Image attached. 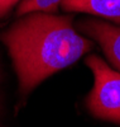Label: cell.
Segmentation results:
<instances>
[{
	"label": "cell",
	"instance_id": "cell-1",
	"mask_svg": "<svg viewBox=\"0 0 120 127\" xmlns=\"http://www.w3.org/2000/svg\"><path fill=\"white\" fill-rule=\"evenodd\" d=\"M18 78L19 93L28 95L42 81L79 61L95 47L73 27L72 15L30 12L0 33Z\"/></svg>",
	"mask_w": 120,
	"mask_h": 127
},
{
	"label": "cell",
	"instance_id": "cell-2",
	"mask_svg": "<svg viewBox=\"0 0 120 127\" xmlns=\"http://www.w3.org/2000/svg\"><path fill=\"white\" fill-rule=\"evenodd\" d=\"M85 64L94 74V87L85 99L87 111L97 120L120 126V72L97 55H89Z\"/></svg>",
	"mask_w": 120,
	"mask_h": 127
},
{
	"label": "cell",
	"instance_id": "cell-3",
	"mask_svg": "<svg viewBox=\"0 0 120 127\" xmlns=\"http://www.w3.org/2000/svg\"><path fill=\"white\" fill-rule=\"evenodd\" d=\"M77 29L95 41L111 66L120 72V26L86 18L77 22Z\"/></svg>",
	"mask_w": 120,
	"mask_h": 127
},
{
	"label": "cell",
	"instance_id": "cell-4",
	"mask_svg": "<svg viewBox=\"0 0 120 127\" xmlns=\"http://www.w3.org/2000/svg\"><path fill=\"white\" fill-rule=\"evenodd\" d=\"M61 9L68 13H87L120 23V0H61Z\"/></svg>",
	"mask_w": 120,
	"mask_h": 127
},
{
	"label": "cell",
	"instance_id": "cell-5",
	"mask_svg": "<svg viewBox=\"0 0 120 127\" xmlns=\"http://www.w3.org/2000/svg\"><path fill=\"white\" fill-rule=\"evenodd\" d=\"M61 0H21L17 9V15H23L30 12L56 13Z\"/></svg>",
	"mask_w": 120,
	"mask_h": 127
},
{
	"label": "cell",
	"instance_id": "cell-6",
	"mask_svg": "<svg viewBox=\"0 0 120 127\" xmlns=\"http://www.w3.org/2000/svg\"><path fill=\"white\" fill-rule=\"evenodd\" d=\"M1 79H3V70H1V64H0V83H1Z\"/></svg>",
	"mask_w": 120,
	"mask_h": 127
},
{
	"label": "cell",
	"instance_id": "cell-7",
	"mask_svg": "<svg viewBox=\"0 0 120 127\" xmlns=\"http://www.w3.org/2000/svg\"><path fill=\"white\" fill-rule=\"evenodd\" d=\"M0 109H1V108H0Z\"/></svg>",
	"mask_w": 120,
	"mask_h": 127
}]
</instances>
